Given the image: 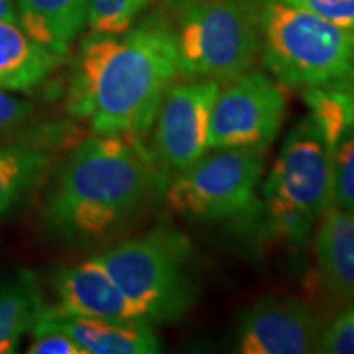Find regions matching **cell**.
<instances>
[{
	"label": "cell",
	"instance_id": "obj_1",
	"mask_svg": "<svg viewBox=\"0 0 354 354\" xmlns=\"http://www.w3.org/2000/svg\"><path fill=\"white\" fill-rule=\"evenodd\" d=\"M176 77L171 25L166 15H151L122 35L84 39L66 107L94 135L143 138Z\"/></svg>",
	"mask_w": 354,
	"mask_h": 354
},
{
	"label": "cell",
	"instance_id": "obj_2",
	"mask_svg": "<svg viewBox=\"0 0 354 354\" xmlns=\"http://www.w3.org/2000/svg\"><path fill=\"white\" fill-rule=\"evenodd\" d=\"M167 180L141 138L94 135L57 172L43 220L66 245H94L131 225L165 194Z\"/></svg>",
	"mask_w": 354,
	"mask_h": 354
},
{
	"label": "cell",
	"instance_id": "obj_3",
	"mask_svg": "<svg viewBox=\"0 0 354 354\" xmlns=\"http://www.w3.org/2000/svg\"><path fill=\"white\" fill-rule=\"evenodd\" d=\"M177 77L221 84L250 73L261 55L263 0H166Z\"/></svg>",
	"mask_w": 354,
	"mask_h": 354
},
{
	"label": "cell",
	"instance_id": "obj_4",
	"mask_svg": "<svg viewBox=\"0 0 354 354\" xmlns=\"http://www.w3.org/2000/svg\"><path fill=\"white\" fill-rule=\"evenodd\" d=\"M261 56L286 87L354 91V30L282 0H263Z\"/></svg>",
	"mask_w": 354,
	"mask_h": 354
},
{
	"label": "cell",
	"instance_id": "obj_5",
	"mask_svg": "<svg viewBox=\"0 0 354 354\" xmlns=\"http://www.w3.org/2000/svg\"><path fill=\"white\" fill-rule=\"evenodd\" d=\"M95 258L151 325L179 322L196 304L194 250L179 230L158 227Z\"/></svg>",
	"mask_w": 354,
	"mask_h": 354
},
{
	"label": "cell",
	"instance_id": "obj_6",
	"mask_svg": "<svg viewBox=\"0 0 354 354\" xmlns=\"http://www.w3.org/2000/svg\"><path fill=\"white\" fill-rule=\"evenodd\" d=\"M330 205L331 148L307 115L289 131L263 184L264 227L279 241L300 250Z\"/></svg>",
	"mask_w": 354,
	"mask_h": 354
},
{
	"label": "cell",
	"instance_id": "obj_7",
	"mask_svg": "<svg viewBox=\"0 0 354 354\" xmlns=\"http://www.w3.org/2000/svg\"><path fill=\"white\" fill-rule=\"evenodd\" d=\"M263 148H214L167 180L165 201L190 221H225L250 214L266 169Z\"/></svg>",
	"mask_w": 354,
	"mask_h": 354
},
{
	"label": "cell",
	"instance_id": "obj_8",
	"mask_svg": "<svg viewBox=\"0 0 354 354\" xmlns=\"http://www.w3.org/2000/svg\"><path fill=\"white\" fill-rule=\"evenodd\" d=\"M287 113V97L274 77L250 71L216 95L210 112L209 146L263 148L277 138Z\"/></svg>",
	"mask_w": 354,
	"mask_h": 354
},
{
	"label": "cell",
	"instance_id": "obj_9",
	"mask_svg": "<svg viewBox=\"0 0 354 354\" xmlns=\"http://www.w3.org/2000/svg\"><path fill=\"white\" fill-rule=\"evenodd\" d=\"M220 87L210 79H183L166 91L149 128V151L166 180L210 149V112Z\"/></svg>",
	"mask_w": 354,
	"mask_h": 354
},
{
	"label": "cell",
	"instance_id": "obj_10",
	"mask_svg": "<svg viewBox=\"0 0 354 354\" xmlns=\"http://www.w3.org/2000/svg\"><path fill=\"white\" fill-rule=\"evenodd\" d=\"M323 326L302 299L263 297L238 317L236 348L243 354L315 353Z\"/></svg>",
	"mask_w": 354,
	"mask_h": 354
},
{
	"label": "cell",
	"instance_id": "obj_11",
	"mask_svg": "<svg viewBox=\"0 0 354 354\" xmlns=\"http://www.w3.org/2000/svg\"><path fill=\"white\" fill-rule=\"evenodd\" d=\"M53 289L59 302L53 308L59 313L112 322H146L95 256L59 269L53 277Z\"/></svg>",
	"mask_w": 354,
	"mask_h": 354
},
{
	"label": "cell",
	"instance_id": "obj_12",
	"mask_svg": "<svg viewBox=\"0 0 354 354\" xmlns=\"http://www.w3.org/2000/svg\"><path fill=\"white\" fill-rule=\"evenodd\" d=\"M63 331L86 354H154L162 351L156 331L146 322H112L87 318L44 308L32 331Z\"/></svg>",
	"mask_w": 354,
	"mask_h": 354
},
{
	"label": "cell",
	"instance_id": "obj_13",
	"mask_svg": "<svg viewBox=\"0 0 354 354\" xmlns=\"http://www.w3.org/2000/svg\"><path fill=\"white\" fill-rule=\"evenodd\" d=\"M317 272L336 302H354V212L331 205L318 218L313 238Z\"/></svg>",
	"mask_w": 354,
	"mask_h": 354
},
{
	"label": "cell",
	"instance_id": "obj_14",
	"mask_svg": "<svg viewBox=\"0 0 354 354\" xmlns=\"http://www.w3.org/2000/svg\"><path fill=\"white\" fill-rule=\"evenodd\" d=\"M63 56L33 41L21 26L0 21V88L32 92L61 64Z\"/></svg>",
	"mask_w": 354,
	"mask_h": 354
},
{
	"label": "cell",
	"instance_id": "obj_15",
	"mask_svg": "<svg viewBox=\"0 0 354 354\" xmlns=\"http://www.w3.org/2000/svg\"><path fill=\"white\" fill-rule=\"evenodd\" d=\"M21 30L63 56L87 24L86 0H17Z\"/></svg>",
	"mask_w": 354,
	"mask_h": 354
},
{
	"label": "cell",
	"instance_id": "obj_16",
	"mask_svg": "<svg viewBox=\"0 0 354 354\" xmlns=\"http://www.w3.org/2000/svg\"><path fill=\"white\" fill-rule=\"evenodd\" d=\"M50 165L48 148L35 140L0 143V216L37 187Z\"/></svg>",
	"mask_w": 354,
	"mask_h": 354
},
{
	"label": "cell",
	"instance_id": "obj_17",
	"mask_svg": "<svg viewBox=\"0 0 354 354\" xmlns=\"http://www.w3.org/2000/svg\"><path fill=\"white\" fill-rule=\"evenodd\" d=\"M43 304L37 279L24 271L0 282V326L19 343L26 330H32L43 315Z\"/></svg>",
	"mask_w": 354,
	"mask_h": 354
},
{
	"label": "cell",
	"instance_id": "obj_18",
	"mask_svg": "<svg viewBox=\"0 0 354 354\" xmlns=\"http://www.w3.org/2000/svg\"><path fill=\"white\" fill-rule=\"evenodd\" d=\"M308 115L333 148L336 140L354 123V91L349 88H308L304 91Z\"/></svg>",
	"mask_w": 354,
	"mask_h": 354
},
{
	"label": "cell",
	"instance_id": "obj_19",
	"mask_svg": "<svg viewBox=\"0 0 354 354\" xmlns=\"http://www.w3.org/2000/svg\"><path fill=\"white\" fill-rule=\"evenodd\" d=\"M151 0H86L87 25L94 35L128 32Z\"/></svg>",
	"mask_w": 354,
	"mask_h": 354
},
{
	"label": "cell",
	"instance_id": "obj_20",
	"mask_svg": "<svg viewBox=\"0 0 354 354\" xmlns=\"http://www.w3.org/2000/svg\"><path fill=\"white\" fill-rule=\"evenodd\" d=\"M331 203L354 212V123L331 148Z\"/></svg>",
	"mask_w": 354,
	"mask_h": 354
},
{
	"label": "cell",
	"instance_id": "obj_21",
	"mask_svg": "<svg viewBox=\"0 0 354 354\" xmlns=\"http://www.w3.org/2000/svg\"><path fill=\"white\" fill-rule=\"evenodd\" d=\"M315 353L354 354V302L323 326Z\"/></svg>",
	"mask_w": 354,
	"mask_h": 354
},
{
	"label": "cell",
	"instance_id": "obj_22",
	"mask_svg": "<svg viewBox=\"0 0 354 354\" xmlns=\"http://www.w3.org/2000/svg\"><path fill=\"white\" fill-rule=\"evenodd\" d=\"M287 6L302 8L322 19L354 30V0H282Z\"/></svg>",
	"mask_w": 354,
	"mask_h": 354
},
{
	"label": "cell",
	"instance_id": "obj_23",
	"mask_svg": "<svg viewBox=\"0 0 354 354\" xmlns=\"http://www.w3.org/2000/svg\"><path fill=\"white\" fill-rule=\"evenodd\" d=\"M26 351L30 354H86L71 336L57 330L33 331V342Z\"/></svg>",
	"mask_w": 354,
	"mask_h": 354
},
{
	"label": "cell",
	"instance_id": "obj_24",
	"mask_svg": "<svg viewBox=\"0 0 354 354\" xmlns=\"http://www.w3.org/2000/svg\"><path fill=\"white\" fill-rule=\"evenodd\" d=\"M33 112L28 100L7 94L0 88V135H6L25 123Z\"/></svg>",
	"mask_w": 354,
	"mask_h": 354
},
{
	"label": "cell",
	"instance_id": "obj_25",
	"mask_svg": "<svg viewBox=\"0 0 354 354\" xmlns=\"http://www.w3.org/2000/svg\"><path fill=\"white\" fill-rule=\"evenodd\" d=\"M0 21H8V24L20 26L19 12L13 7L12 0H0Z\"/></svg>",
	"mask_w": 354,
	"mask_h": 354
},
{
	"label": "cell",
	"instance_id": "obj_26",
	"mask_svg": "<svg viewBox=\"0 0 354 354\" xmlns=\"http://www.w3.org/2000/svg\"><path fill=\"white\" fill-rule=\"evenodd\" d=\"M17 344L19 343L13 342L10 336L2 330V326H0V354L13 353L17 349Z\"/></svg>",
	"mask_w": 354,
	"mask_h": 354
}]
</instances>
